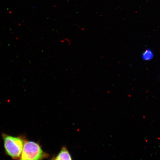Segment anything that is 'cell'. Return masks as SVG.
<instances>
[{
  "mask_svg": "<svg viewBox=\"0 0 160 160\" xmlns=\"http://www.w3.org/2000/svg\"><path fill=\"white\" fill-rule=\"evenodd\" d=\"M55 160H71V157L69 152L66 148L63 147L57 157L54 159Z\"/></svg>",
  "mask_w": 160,
  "mask_h": 160,
  "instance_id": "cell-3",
  "label": "cell"
},
{
  "mask_svg": "<svg viewBox=\"0 0 160 160\" xmlns=\"http://www.w3.org/2000/svg\"><path fill=\"white\" fill-rule=\"evenodd\" d=\"M45 157V153L38 144L32 141H26L20 159L39 160Z\"/></svg>",
  "mask_w": 160,
  "mask_h": 160,
  "instance_id": "cell-2",
  "label": "cell"
},
{
  "mask_svg": "<svg viewBox=\"0 0 160 160\" xmlns=\"http://www.w3.org/2000/svg\"><path fill=\"white\" fill-rule=\"evenodd\" d=\"M154 56L153 52L150 49H146L142 55V59L146 61H151Z\"/></svg>",
  "mask_w": 160,
  "mask_h": 160,
  "instance_id": "cell-4",
  "label": "cell"
},
{
  "mask_svg": "<svg viewBox=\"0 0 160 160\" xmlns=\"http://www.w3.org/2000/svg\"><path fill=\"white\" fill-rule=\"evenodd\" d=\"M4 147L7 154L14 159H20L22 152L24 141L21 137L3 134Z\"/></svg>",
  "mask_w": 160,
  "mask_h": 160,
  "instance_id": "cell-1",
  "label": "cell"
}]
</instances>
